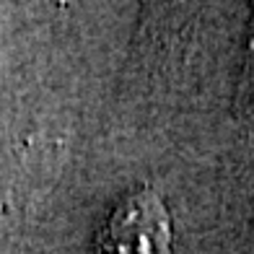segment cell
I'll return each mask as SVG.
<instances>
[{
	"label": "cell",
	"instance_id": "2",
	"mask_svg": "<svg viewBox=\"0 0 254 254\" xmlns=\"http://www.w3.org/2000/svg\"><path fill=\"white\" fill-rule=\"evenodd\" d=\"M247 78H249V86H252V99H254V47H252V55H249V73H247Z\"/></svg>",
	"mask_w": 254,
	"mask_h": 254
},
{
	"label": "cell",
	"instance_id": "1",
	"mask_svg": "<svg viewBox=\"0 0 254 254\" xmlns=\"http://www.w3.org/2000/svg\"><path fill=\"white\" fill-rule=\"evenodd\" d=\"M94 254H171V223L158 194H125L96 234Z\"/></svg>",
	"mask_w": 254,
	"mask_h": 254
}]
</instances>
